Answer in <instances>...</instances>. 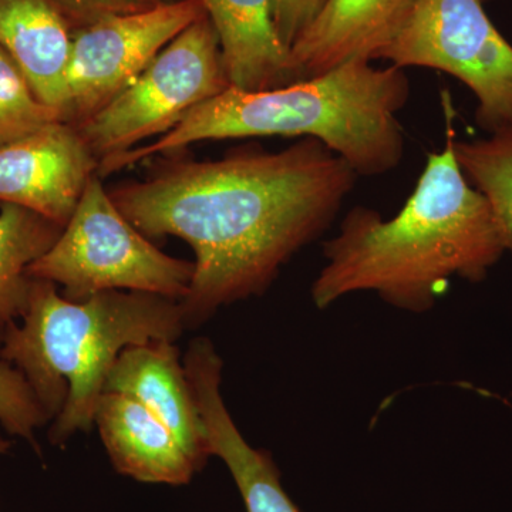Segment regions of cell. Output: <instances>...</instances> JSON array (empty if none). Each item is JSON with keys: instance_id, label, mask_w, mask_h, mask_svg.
Here are the masks:
<instances>
[{"instance_id": "cell-1", "label": "cell", "mask_w": 512, "mask_h": 512, "mask_svg": "<svg viewBox=\"0 0 512 512\" xmlns=\"http://www.w3.org/2000/svg\"><path fill=\"white\" fill-rule=\"evenodd\" d=\"M357 178L325 144L299 138L278 153L241 148L220 160L171 153L146 180L109 194L151 241L177 237L194 251L181 301L192 328L222 306L264 293L296 252L325 234Z\"/></svg>"}, {"instance_id": "cell-2", "label": "cell", "mask_w": 512, "mask_h": 512, "mask_svg": "<svg viewBox=\"0 0 512 512\" xmlns=\"http://www.w3.org/2000/svg\"><path fill=\"white\" fill-rule=\"evenodd\" d=\"M446 113L443 150L431 153L413 194L396 217L355 207L323 247L326 264L312 285L319 309L357 292H376L394 308L424 312L453 276L478 284L505 254L512 234L493 205L468 183L454 153V107Z\"/></svg>"}, {"instance_id": "cell-3", "label": "cell", "mask_w": 512, "mask_h": 512, "mask_svg": "<svg viewBox=\"0 0 512 512\" xmlns=\"http://www.w3.org/2000/svg\"><path fill=\"white\" fill-rule=\"evenodd\" d=\"M412 86L406 70L352 59L329 72L269 90L235 89L204 101L164 136L99 163V177L178 153L200 141L252 137L316 138L359 177L399 167L404 133L399 113Z\"/></svg>"}, {"instance_id": "cell-4", "label": "cell", "mask_w": 512, "mask_h": 512, "mask_svg": "<svg viewBox=\"0 0 512 512\" xmlns=\"http://www.w3.org/2000/svg\"><path fill=\"white\" fill-rule=\"evenodd\" d=\"M187 329L180 301L107 291L82 302L35 279L25 315L0 343V359L19 369L49 417V440L62 446L94 427L107 376L128 346L177 342Z\"/></svg>"}, {"instance_id": "cell-5", "label": "cell", "mask_w": 512, "mask_h": 512, "mask_svg": "<svg viewBox=\"0 0 512 512\" xmlns=\"http://www.w3.org/2000/svg\"><path fill=\"white\" fill-rule=\"evenodd\" d=\"M33 279L62 286L82 302L97 293H151L183 301L194 262L165 254L121 214L99 175L87 184L55 245L29 268Z\"/></svg>"}, {"instance_id": "cell-6", "label": "cell", "mask_w": 512, "mask_h": 512, "mask_svg": "<svg viewBox=\"0 0 512 512\" xmlns=\"http://www.w3.org/2000/svg\"><path fill=\"white\" fill-rule=\"evenodd\" d=\"M228 87L220 40L205 15L168 43L123 93L76 127L100 163L164 136Z\"/></svg>"}, {"instance_id": "cell-7", "label": "cell", "mask_w": 512, "mask_h": 512, "mask_svg": "<svg viewBox=\"0 0 512 512\" xmlns=\"http://www.w3.org/2000/svg\"><path fill=\"white\" fill-rule=\"evenodd\" d=\"M483 0H416L396 39L377 56L392 66L427 67L460 80L477 100L476 124L512 126V45Z\"/></svg>"}, {"instance_id": "cell-8", "label": "cell", "mask_w": 512, "mask_h": 512, "mask_svg": "<svg viewBox=\"0 0 512 512\" xmlns=\"http://www.w3.org/2000/svg\"><path fill=\"white\" fill-rule=\"evenodd\" d=\"M205 15L201 0H174L103 16L76 30L67 64L64 121L77 126L90 119Z\"/></svg>"}, {"instance_id": "cell-9", "label": "cell", "mask_w": 512, "mask_h": 512, "mask_svg": "<svg viewBox=\"0 0 512 512\" xmlns=\"http://www.w3.org/2000/svg\"><path fill=\"white\" fill-rule=\"evenodd\" d=\"M99 160L79 128L55 121L0 147V204H13L64 225L72 218Z\"/></svg>"}, {"instance_id": "cell-10", "label": "cell", "mask_w": 512, "mask_h": 512, "mask_svg": "<svg viewBox=\"0 0 512 512\" xmlns=\"http://www.w3.org/2000/svg\"><path fill=\"white\" fill-rule=\"evenodd\" d=\"M184 366L200 409L210 456L224 461L247 512H301L282 487L274 458L252 447L232 420L221 394L222 360L211 340H192Z\"/></svg>"}, {"instance_id": "cell-11", "label": "cell", "mask_w": 512, "mask_h": 512, "mask_svg": "<svg viewBox=\"0 0 512 512\" xmlns=\"http://www.w3.org/2000/svg\"><path fill=\"white\" fill-rule=\"evenodd\" d=\"M416 0H326L289 50L293 80L311 79L352 59L377 60L396 39Z\"/></svg>"}, {"instance_id": "cell-12", "label": "cell", "mask_w": 512, "mask_h": 512, "mask_svg": "<svg viewBox=\"0 0 512 512\" xmlns=\"http://www.w3.org/2000/svg\"><path fill=\"white\" fill-rule=\"evenodd\" d=\"M106 392L143 404L173 431L198 466L207 464L211 456L204 423L175 342L151 340L128 346L111 367Z\"/></svg>"}, {"instance_id": "cell-13", "label": "cell", "mask_w": 512, "mask_h": 512, "mask_svg": "<svg viewBox=\"0 0 512 512\" xmlns=\"http://www.w3.org/2000/svg\"><path fill=\"white\" fill-rule=\"evenodd\" d=\"M94 427L117 473L140 483L185 485L202 470L173 431L131 397L101 394Z\"/></svg>"}, {"instance_id": "cell-14", "label": "cell", "mask_w": 512, "mask_h": 512, "mask_svg": "<svg viewBox=\"0 0 512 512\" xmlns=\"http://www.w3.org/2000/svg\"><path fill=\"white\" fill-rule=\"evenodd\" d=\"M72 29L60 0H0V46L63 120Z\"/></svg>"}, {"instance_id": "cell-15", "label": "cell", "mask_w": 512, "mask_h": 512, "mask_svg": "<svg viewBox=\"0 0 512 512\" xmlns=\"http://www.w3.org/2000/svg\"><path fill=\"white\" fill-rule=\"evenodd\" d=\"M220 40L231 87L269 90L293 83L289 50L274 23V0H201Z\"/></svg>"}, {"instance_id": "cell-16", "label": "cell", "mask_w": 512, "mask_h": 512, "mask_svg": "<svg viewBox=\"0 0 512 512\" xmlns=\"http://www.w3.org/2000/svg\"><path fill=\"white\" fill-rule=\"evenodd\" d=\"M62 225L13 204H0V343L23 318L33 282L29 268L55 245Z\"/></svg>"}, {"instance_id": "cell-17", "label": "cell", "mask_w": 512, "mask_h": 512, "mask_svg": "<svg viewBox=\"0 0 512 512\" xmlns=\"http://www.w3.org/2000/svg\"><path fill=\"white\" fill-rule=\"evenodd\" d=\"M454 153L468 183L487 197L512 234V126L478 140L456 138Z\"/></svg>"}, {"instance_id": "cell-18", "label": "cell", "mask_w": 512, "mask_h": 512, "mask_svg": "<svg viewBox=\"0 0 512 512\" xmlns=\"http://www.w3.org/2000/svg\"><path fill=\"white\" fill-rule=\"evenodd\" d=\"M60 120L62 114L39 100L18 64L0 46V147Z\"/></svg>"}, {"instance_id": "cell-19", "label": "cell", "mask_w": 512, "mask_h": 512, "mask_svg": "<svg viewBox=\"0 0 512 512\" xmlns=\"http://www.w3.org/2000/svg\"><path fill=\"white\" fill-rule=\"evenodd\" d=\"M50 423L28 380L19 369L0 359V426L10 436L29 441L36 450V431Z\"/></svg>"}, {"instance_id": "cell-20", "label": "cell", "mask_w": 512, "mask_h": 512, "mask_svg": "<svg viewBox=\"0 0 512 512\" xmlns=\"http://www.w3.org/2000/svg\"><path fill=\"white\" fill-rule=\"evenodd\" d=\"M326 0H274V23L279 39L286 49L318 16Z\"/></svg>"}, {"instance_id": "cell-21", "label": "cell", "mask_w": 512, "mask_h": 512, "mask_svg": "<svg viewBox=\"0 0 512 512\" xmlns=\"http://www.w3.org/2000/svg\"><path fill=\"white\" fill-rule=\"evenodd\" d=\"M72 28L79 30L113 13L134 12L154 5V0H60ZM74 30V32H76Z\"/></svg>"}, {"instance_id": "cell-22", "label": "cell", "mask_w": 512, "mask_h": 512, "mask_svg": "<svg viewBox=\"0 0 512 512\" xmlns=\"http://www.w3.org/2000/svg\"><path fill=\"white\" fill-rule=\"evenodd\" d=\"M10 447H12V443H10V441L6 439L2 433H0V456H2V454L8 453Z\"/></svg>"}, {"instance_id": "cell-23", "label": "cell", "mask_w": 512, "mask_h": 512, "mask_svg": "<svg viewBox=\"0 0 512 512\" xmlns=\"http://www.w3.org/2000/svg\"><path fill=\"white\" fill-rule=\"evenodd\" d=\"M154 2H174V0H154Z\"/></svg>"}, {"instance_id": "cell-24", "label": "cell", "mask_w": 512, "mask_h": 512, "mask_svg": "<svg viewBox=\"0 0 512 512\" xmlns=\"http://www.w3.org/2000/svg\"><path fill=\"white\" fill-rule=\"evenodd\" d=\"M483 2H487V0H483Z\"/></svg>"}]
</instances>
